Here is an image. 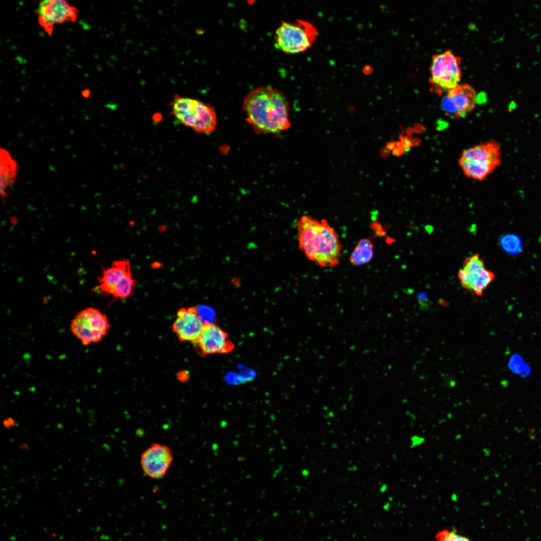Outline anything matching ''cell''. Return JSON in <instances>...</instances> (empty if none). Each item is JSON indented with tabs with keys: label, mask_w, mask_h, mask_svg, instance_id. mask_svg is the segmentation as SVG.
Returning a JSON list of instances; mask_svg holds the SVG:
<instances>
[{
	"label": "cell",
	"mask_w": 541,
	"mask_h": 541,
	"mask_svg": "<svg viewBox=\"0 0 541 541\" xmlns=\"http://www.w3.org/2000/svg\"><path fill=\"white\" fill-rule=\"evenodd\" d=\"M242 108L256 133L278 135L291 125L288 100L283 93L273 87L261 86L250 91Z\"/></svg>",
	"instance_id": "6da1fadb"
},
{
	"label": "cell",
	"mask_w": 541,
	"mask_h": 541,
	"mask_svg": "<svg viewBox=\"0 0 541 541\" xmlns=\"http://www.w3.org/2000/svg\"><path fill=\"white\" fill-rule=\"evenodd\" d=\"M296 228L299 247L309 260L323 267H333L339 263L342 245L327 220L303 215L297 220Z\"/></svg>",
	"instance_id": "7a4b0ae2"
},
{
	"label": "cell",
	"mask_w": 541,
	"mask_h": 541,
	"mask_svg": "<svg viewBox=\"0 0 541 541\" xmlns=\"http://www.w3.org/2000/svg\"><path fill=\"white\" fill-rule=\"evenodd\" d=\"M170 106L174 117L182 124L195 132L209 134L215 130L217 117L210 104L176 95Z\"/></svg>",
	"instance_id": "3957f363"
},
{
	"label": "cell",
	"mask_w": 541,
	"mask_h": 541,
	"mask_svg": "<svg viewBox=\"0 0 541 541\" xmlns=\"http://www.w3.org/2000/svg\"><path fill=\"white\" fill-rule=\"evenodd\" d=\"M501 161L499 145L496 141L491 140L464 150L458 164L466 176L482 181L500 164Z\"/></svg>",
	"instance_id": "277c9868"
},
{
	"label": "cell",
	"mask_w": 541,
	"mask_h": 541,
	"mask_svg": "<svg viewBox=\"0 0 541 541\" xmlns=\"http://www.w3.org/2000/svg\"><path fill=\"white\" fill-rule=\"evenodd\" d=\"M317 34L316 28L307 21H283L275 33V45L288 54L300 53L311 47Z\"/></svg>",
	"instance_id": "5b68a950"
},
{
	"label": "cell",
	"mask_w": 541,
	"mask_h": 541,
	"mask_svg": "<svg viewBox=\"0 0 541 541\" xmlns=\"http://www.w3.org/2000/svg\"><path fill=\"white\" fill-rule=\"evenodd\" d=\"M110 325L108 317L98 309L89 307L77 314L72 320L70 330L84 345L100 342L108 334Z\"/></svg>",
	"instance_id": "8992f818"
},
{
	"label": "cell",
	"mask_w": 541,
	"mask_h": 541,
	"mask_svg": "<svg viewBox=\"0 0 541 541\" xmlns=\"http://www.w3.org/2000/svg\"><path fill=\"white\" fill-rule=\"evenodd\" d=\"M461 60L452 51L433 56L429 82L437 93L447 92L459 84L461 77Z\"/></svg>",
	"instance_id": "52a82bcc"
},
{
	"label": "cell",
	"mask_w": 541,
	"mask_h": 541,
	"mask_svg": "<svg viewBox=\"0 0 541 541\" xmlns=\"http://www.w3.org/2000/svg\"><path fill=\"white\" fill-rule=\"evenodd\" d=\"M457 276L462 287L478 296L483 294L495 277L493 272L487 269L478 253L464 259Z\"/></svg>",
	"instance_id": "ba28073f"
},
{
	"label": "cell",
	"mask_w": 541,
	"mask_h": 541,
	"mask_svg": "<svg viewBox=\"0 0 541 541\" xmlns=\"http://www.w3.org/2000/svg\"><path fill=\"white\" fill-rule=\"evenodd\" d=\"M201 356L227 354L235 348L229 334L219 325L205 321L201 331L193 344Z\"/></svg>",
	"instance_id": "9c48e42d"
},
{
	"label": "cell",
	"mask_w": 541,
	"mask_h": 541,
	"mask_svg": "<svg viewBox=\"0 0 541 541\" xmlns=\"http://www.w3.org/2000/svg\"><path fill=\"white\" fill-rule=\"evenodd\" d=\"M40 25L51 35L55 25L67 22H75L78 17V10L67 1L46 0L41 2L36 10Z\"/></svg>",
	"instance_id": "30bf717a"
},
{
	"label": "cell",
	"mask_w": 541,
	"mask_h": 541,
	"mask_svg": "<svg viewBox=\"0 0 541 541\" xmlns=\"http://www.w3.org/2000/svg\"><path fill=\"white\" fill-rule=\"evenodd\" d=\"M477 94L468 84H458L446 93L442 99L441 107L445 114L453 118H462L475 107Z\"/></svg>",
	"instance_id": "8fae6325"
},
{
	"label": "cell",
	"mask_w": 541,
	"mask_h": 541,
	"mask_svg": "<svg viewBox=\"0 0 541 541\" xmlns=\"http://www.w3.org/2000/svg\"><path fill=\"white\" fill-rule=\"evenodd\" d=\"M173 458L171 449L167 445L154 443L141 454L140 464L144 473L152 479H159L165 475Z\"/></svg>",
	"instance_id": "7c38bea8"
},
{
	"label": "cell",
	"mask_w": 541,
	"mask_h": 541,
	"mask_svg": "<svg viewBox=\"0 0 541 541\" xmlns=\"http://www.w3.org/2000/svg\"><path fill=\"white\" fill-rule=\"evenodd\" d=\"M204 323L196 307L181 308L177 312L172 330L180 341L193 344L199 335Z\"/></svg>",
	"instance_id": "4fadbf2b"
},
{
	"label": "cell",
	"mask_w": 541,
	"mask_h": 541,
	"mask_svg": "<svg viewBox=\"0 0 541 541\" xmlns=\"http://www.w3.org/2000/svg\"><path fill=\"white\" fill-rule=\"evenodd\" d=\"M131 273L128 259L114 261L109 266L103 269L98 280V285L94 290L97 293L110 297L115 288Z\"/></svg>",
	"instance_id": "5bb4252c"
},
{
	"label": "cell",
	"mask_w": 541,
	"mask_h": 541,
	"mask_svg": "<svg viewBox=\"0 0 541 541\" xmlns=\"http://www.w3.org/2000/svg\"><path fill=\"white\" fill-rule=\"evenodd\" d=\"M1 194L5 199L8 188L16 180L17 164L6 150L1 148Z\"/></svg>",
	"instance_id": "9a60e30c"
},
{
	"label": "cell",
	"mask_w": 541,
	"mask_h": 541,
	"mask_svg": "<svg viewBox=\"0 0 541 541\" xmlns=\"http://www.w3.org/2000/svg\"><path fill=\"white\" fill-rule=\"evenodd\" d=\"M374 245L369 238L359 240L349 256V261L353 265L360 266L368 263L374 255Z\"/></svg>",
	"instance_id": "2e32d148"
},
{
	"label": "cell",
	"mask_w": 541,
	"mask_h": 541,
	"mask_svg": "<svg viewBox=\"0 0 541 541\" xmlns=\"http://www.w3.org/2000/svg\"><path fill=\"white\" fill-rule=\"evenodd\" d=\"M435 538L436 541H472L468 536L453 528L440 530L436 532Z\"/></svg>",
	"instance_id": "e0dca14e"
},
{
	"label": "cell",
	"mask_w": 541,
	"mask_h": 541,
	"mask_svg": "<svg viewBox=\"0 0 541 541\" xmlns=\"http://www.w3.org/2000/svg\"><path fill=\"white\" fill-rule=\"evenodd\" d=\"M500 243L503 249L509 252H516L520 249V240L517 237L513 235H508L502 237Z\"/></svg>",
	"instance_id": "ac0fdd59"
},
{
	"label": "cell",
	"mask_w": 541,
	"mask_h": 541,
	"mask_svg": "<svg viewBox=\"0 0 541 541\" xmlns=\"http://www.w3.org/2000/svg\"><path fill=\"white\" fill-rule=\"evenodd\" d=\"M425 441L424 437L418 435H413L410 438V447L411 448L423 444Z\"/></svg>",
	"instance_id": "d6986e66"
},
{
	"label": "cell",
	"mask_w": 541,
	"mask_h": 541,
	"mask_svg": "<svg viewBox=\"0 0 541 541\" xmlns=\"http://www.w3.org/2000/svg\"><path fill=\"white\" fill-rule=\"evenodd\" d=\"M417 300L422 308H425L428 305V298L425 293H419L417 295Z\"/></svg>",
	"instance_id": "ffe728a7"
},
{
	"label": "cell",
	"mask_w": 541,
	"mask_h": 541,
	"mask_svg": "<svg viewBox=\"0 0 541 541\" xmlns=\"http://www.w3.org/2000/svg\"><path fill=\"white\" fill-rule=\"evenodd\" d=\"M89 94L90 92L88 90H84V92H83V95L85 97H88L89 96Z\"/></svg>",
	"instance_id": "44dd1931"
},
{
	"label": "cell",
	"mask_w": 541,
	"mask_h": 541,
	"mask_svg": "<svg viewBox=\"0 0 541 541\" xmlns=\"http://www.w3.org/2000/svg\"><path fill=\"white\" fill-rule=\"evenodd\" d=\"M387 148H388V149H392V148H393V147H394V145H393V144H392V143H389V144H387Z\"/></svg>",
	"instance_id": "7402d4cb"
}]
</instances>
